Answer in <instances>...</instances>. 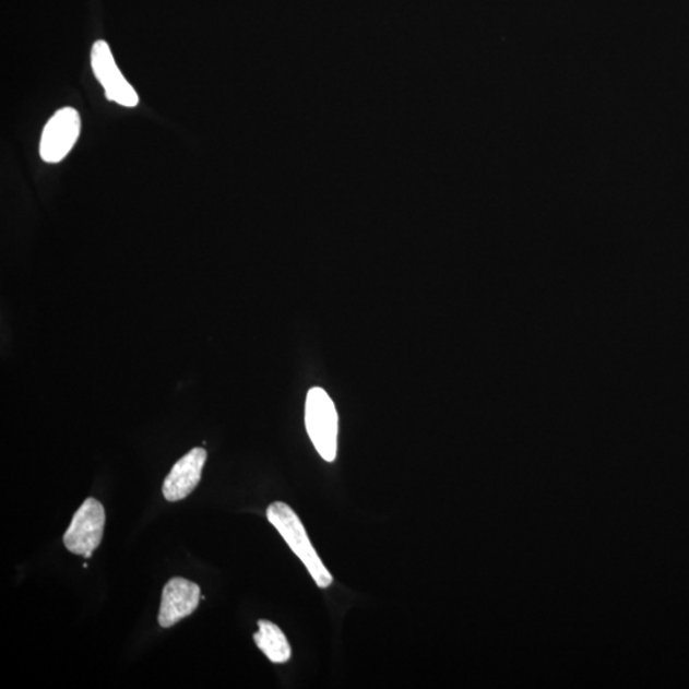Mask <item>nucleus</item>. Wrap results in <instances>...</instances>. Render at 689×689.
<instances>
[{
	"mask_svg": "<svg viewBox=\"0 0 689 689\" xmlns=\"http://www.w3.org/2000/svg\"><path fill=\"white\" fill-rule=\"evenodd\" d=\"M268 519L284 537L294 555L305 563L317 586L330 587L333 582L332 574L317 555L305 525L292 507L284 502L272 503L268 509Z\"/></svg>",
	"mask_w": 689,
	"mask_h": 689,
	"instance_id": "obj_1",
	"label": "nucleus"
},
{
	"mask_svg": "<svg viewBox=\"0 0 689 689\" xmlns=\"http://www.w3.org/2000/svg\"><path fill=\"white\" fill-rule=\"evenodd\" d=\"M306 428L320 456L333 463L337 454L338 415L329 393L310 389L306 401Z\"/></svg>",
	"mask_w": 689,
	"mask_h": 689,
	"instance_id": "obj_2",
	"label": "nucleus"
},
{
	"mask_svg": "<svg viewBox=\"0 0 689 689\" xmlns=\"http://www.w3.org/2000/svg\"><path fill=\"white\" fill-rule=\"evenodd\" d=\"M105 510L95 498H87L74 513L63 537L66 548L86 559L100 545L105 527Z\"/></svg>",
	"mask_w": 689,
	"mask_h": 689,
	"instance_id": "obj_3",
	"label": "nucleus"
},
{
	"mask_svg": "<svg viewBox=\"0 0 689 689\" xmlns=\"http://www.w3.org/2000/svg\"><path fill=\"white\" fill-rule=\"evenodd\" d=\"M81 133V118L78 110H58L45 126L40 141V156L45 163L57 164L71 153Z\"/></svg>",
	"mask_w": 689,
	"mask_h": 689,
	"instance_id": "obj_4",
	"label": "nucleus"
},
{
	"mask_svg": "<svg viewBox=\"0 0 689 689\" xmlns=\"http://www.w3.org/2000/svg\"><path fill=\"white\" fill-rule=\"evenodd\" d=\"M91 67L109 100L126 108H134L139 105L140 97L120 72L108 43L98 40L94 44L91 50Z\"/></svg>",
	"mask_w": 689,
	"mask_h": 689,
	"instance_id": "obj_5",
	"label": "nucleus"
},
{
	"mask_svg": "<svg viewBox=\"0 0 689 689\" xmlns=\"http://www.w3.org/2000/svg\"><path fill=\"white\" fill-rule=\"evenodd\" d=\"M201 599V589L194 582L181 578L169 580L163 590L158 625L163 628L177 625L199 608Z\"/></svg>",
	"mask_w": 689,
	"mask_h": 689,
	"instance_id": "obj_6",
	"label": "nucleus"
},
{
	"mask_svg": "<svg viewBox=\"0 0 689 689\" xmlns=\"http://www.w3.org/2000/svg\"><path fill=\"white\" fill-rule=\"evenodd\" d=\"M206 460L207 451L202 447H195L173 466L163 486L166 501L178 502L192 494L201 482L202 468Z\"/></svg>",
	"mask_w": 689,
	"mask_h": 689,
	"instance_id": "obj_7",
	"label": "nucleus"
},
{
	"mask_svg": "<svg viewBox=\"0 0 689 689\" xmlns=\"http://www.w3.org/2000/svg\"><path fill=\"white\" fill-rule=\"evenodd\" d=\"M253 640L269 661L275 664H284L290 661L292 648L285 633L270 620H259V632L254 633Z\"/></svg>",
	"mask_w": 689,
	"mask_h": 689,
	"instance_id": "obj_8",
	"label": "nucleus"
}]
</instances>
